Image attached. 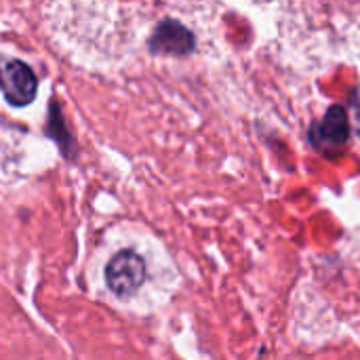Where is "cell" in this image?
I'll use <instances>...</instances> for the list:
<instances>
[{
  "mask_svg": "<svg viewBox=\"0 0 360 360\" xmlns=\"http://www.w3.org/2000/svg\"><path fill=\"white\" fill-rule=\"evenodd\" d=\"M350 118L346 112V105L335 103L331 105L325 116L310 127V143L316 152L325 156H338L340 150L348 143L350 139Z\"/></svg>",
  "mask_w": 360,
  "mask_h": 360,
  "instance_id": "cell-1",
  "label": "cell"
},
{
  "mask_svg": "<svg viewBox=\"0 0 360 360\" xmlns=\"http://www.w3.org/2000/svg\"><path fill=\"white\" fill-rule=\"evenodd\" d=\"M146 281V262L135 251H120L105 268V283L118 297L133 295Z\"/></svg>",
  "mask_w": 360,
  "mask_h": 360,
  "instance_id": "cell-2",
  "label": "cell"
},
{
  "mask_svg": "<svg viewBox=\"0 0 360 360\" xmlns=\"http://www.w3.org/2000/svg\"><path fill=\"white\" fill-rule=\"evenodd\" d=\"M36 76L27 63L17 59L0 61V89L11 105H27L36 97Z\"/></svg>",
  "mask_w": 360,
  "mask_h": 360,
  "instance_id": "cell-3",
  "label": "cell"
},
{
  "mask_svg": "<svg viewBox=\"0 0 360 360\" xmlns=\"http://www.w3.org/2000/svg\"><path fill=\"white\" fill-rule=\"evenodd\" d=\"M148 44L156 55H190L196 46V38L181 21L165 19L156 25Z\"/></svg>",
  "mask_w": 360,
  "mask_h": 360,
  "instance_id": "cell-4",
  "label": "cell"
},
{
  "mask_svg": "<svg viewBox=\"0 0 360 360\" xmlns=\"http://www.w3.org/2000/svg\"><path fill=\"white\" fill-rule=\"evenodd\" d=\"M346 112H348V118H350V127L356 131V135H360V86H356L350 93Z\"/></svg>",
  "mask_w": 360,
  "mask_h": 360,
  "instance_id": "cell-5",
  "label": "cell"
}]
</instances>
